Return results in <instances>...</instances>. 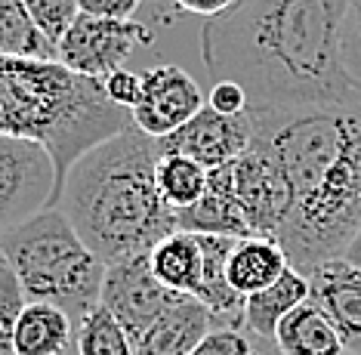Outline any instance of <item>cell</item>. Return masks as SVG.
<instances>
[{
	"label": "cell",
	"instance_id": "cell-1",
	"mask_svg": "<svg viewBox=\"0 0 361 355\" xmlns=\"http://www.w3.org/2000/svg\"><path fill=\"white\" fill-rule=\"evenodd\" d=\"M352 0H238L201 28L210 80H235L250 112L361 102L343 65Z\"/></svg>",
	"mask_w": 361,
	"mask_h": 355
},
{
	"label": "cell",
	"instance_id": "cell-2",
	"mask_svg": "<svg viewBox=\"0 0 361 355\" xmlns=\"http://www.w3.org/2000/svg\"><path fill=\"white\" fill-rule=\"evenodd\" d=\"M247 114L253 139L275 155L293 192L275 238L309 275L343 257L361 229V102Z\"/></svg>",
	"mask_w": 361,
	"mask_h": 355
},
{
	"label": "cell",
	"instance_id": "cell-3",
	"mask_svg": "<svg viewBox=\"0 0 361 355\" xmlns=\"http://www.w3.org/2000/svg\"><path fill=\"white\" fill-rule=\"evenodd\" d=\"M158 161V139L127 127L71 164L56 207L105 266L149 253L179 229L161 198Z\"/></svg>",
	"mask_w": 361,
	"mask_h": 355
},
{
	"label": "cell",
	"instance_id": "cell-4",
	"mask_svg": "<svg viewBox=\"0 0 361 355\" xmlns=\"http://www.w3.org/2000/svg\"><path fill=\"white\" fill-rule=\"evenodd\" d=\"M127 127L133 118L111 102L102 80L68 71L59 59L0 53V133L44 145L59 192L71 164Z\"/></svg>",
	"mask_w": 361,
	"mask_h": 355
},
{
	"label": "cell",
	"instance_id": "cell-5",
	"mask_svg": "<svg viewBox=\"0 0 361 355\" xmlns=\"http://www.w3.org/2000/svg\"><path fill=\"white\" fill-rule=\"evenodd\" d=\"M25 303H50L80 327L99 306L105 263L80 241L75 226L59 207H47L19 229L0 238Z\"/></svg>",
	"mask_w": 361,
	"mask_h": 355
},
{
	"label": "cell",
	"instance_id": "cell-6",
	"mask_svg": "<svg viewBox=\"0 0 361 355\" xmlns=\"http://www.w3.org/2000/svg\"><path fill=\"white\" fill-rule=\"evenodd\" d=\"M59 204L53 155L35 139L0 133V238Z\"/></svg>",
	"mask_w": 361,
	"mask_h": 355
},
{
	"label": "cell",
	"instance_id": "cell-7",
	"mask_svg": "<svg viewBox=\"0 0 361 355\" xmlns=\"http://www.w3.org/2000/svg\"><path fill=\"white\" fill-rule=\"evenodd\" d=\"M152 44V28L136 19H96L80 13L56 47V59L84 78H109L124 68L139 47Z\"/></svg>",
	"mask_w": 361,
	"mask_h": 355
},
{
	"label": "cell",
	"instance_id": "cell-8",
	"mask_svg": "<svg viewBox=\"0 0 361 355\" xmlns=\"http://www.w3.org/2000/svg\"><path fill=\"white\" fill-rule=\"evenodd\" d=\"M183 294L164 287L149 266V253L121 260L105 269L99 306L118 318V325L130 334V340L142 337L167 309H173Z\"/></svg>",
	"mask_w": 361,
	"mask_h": 355
},
{
	"label": "cell",
	"instance_id": "cell-9",
	"mask_svg": "<svg viewBox=\"0 0 361 355\" xmlns=\"http://www.w3.org/2000/svg\"><path fill=\"white\" fill-rule=\"evenodd\" d=\"M232 176L238 204H241L250 232L275 238L293 207L290 183L275 155L253 139L247 152L232 161Z\"/></svg>",
	"mask_w": 361,
	"mask_h": 355
},
{
	"label": "cell",
	"instance_id": "cell-10",
	"mask_svg": "<svg viewBox=\"0 0 361 355\" xmlns=\"http://www.w3.org/2000/svg\"><path fill=\"white\" fill-rule=\"evenodd\" d=\"M204 90L179 65H152L142 71V90L130 112L133 127H139L145 136L164 139L176 133L183 124H188L204 109Z\"/></svg>",
	"mask_w": 361,
	"mask_h": 355
},
{
	"label": "cell",
	"instance_id": "cell-11",
	"mask_svg": "<svg viewBox=\"0 0 361 355\" xmlns=\"http://www.w3.org/2000/svg\"><path fill=\"white\" fill-rule=\"evenodd\" d=\"M253 143V121L250 114H219L210 105L195 114L176 133L158 139L161 155H185L198 161L201 167L216 170L223 164L241 158Z\"/></svg>",
	"mask_w": 361,
	"mask_h": 355
},
{
	"label": "cell",
	"instance_id": "cell-12",
	"mask_svg": "<svg viewBox=\"0 0 361 355\" xmlns=\"http://www.w3.org/2000/svg\"><path fill=\"white\" fill-rule=\"evenodd\" d=\"M306 278L312 300L331 318L346 355H361V269L336 257L315 266Z\"/></svg>",
	"mask_w": 361,
	"mask_h": 355
},
{
	"label": "cell",
	"instance_id": "cell-13",
	"mask_svg": "<svg viewBox=\"0 0 361 355\" xmlns=\"http://www.w3.org/2000/svg\"><path fill=\"white\" fill-rule=\"evenodd\" d=\"M176 222L183 232L195 235H226V238H250V226L244 219V210L235 195L232 164L210 170L207 192L195 207L176 213Z\"/></svg>",
	"mask_w": 361,
	"mask_h": 355
},
{
	"label": "cell",
	"instance_id": "cell-14",
	"mask_svg": "<svg viewBox=\"0 0 361 355\" xmlns=\"http://www.w3.org/2000/svg\"><path fill=\"white\" fill-rule=\"evenodd\" d=\"M213 327H216V321H213L207 306L195 296H183L142 337H136L133 355H192V349Z\"/></svg>",
	"mask_w": 361,
	"mask_h": 355
},
{
	"label": "cell",
	"instance_id": "cell-15",
	"mask_svg": "<svg viewBox=\"0 0 361 355\" xmlns=\"http://www.w3.org/2000/svg\"><path fill=\"white\" fill-rule=\"evenodd\" d=\"M287 269H290L287 251L278 238H269V235L238 238L226 263L228 284L241 296H250L257 291L272 287Z\"/></svg>",
	"mask_w": 361,
	"mask_h": 355
},
{
	"label": "cell",
	"instance_id": "cell-16",
	"mask_svg": "<svg viewBox=\"0 0 361 355\" xmlns=\"http://www.w3.org/2000/svg\"><path fill=\"white\" fill-rule=\"evenodd\" d=\"M309 278L290 266L272 287L250 294L244 300V331L250 334V340L275 343V331L281 318L297 309L302 300H309Z\"/></svg>",
	"mask_w": 361,
	"mask_h": 355
},
{
	"label": "cell",
	"instance_id": "cell-17",
	"mask_svg": "<svg viewBox=\"0 0 361 355\" xmlns=\"http://www.w3.org/2000/svg\"><path fill=\"white\" fill-rule=\"evenodd\" d=\"M149 266L154 272V278H158L164 287H170L173 294L198 296L201 278H204L201 238L195 232L176 229L173 235L161 238L149 251Z\"/></svg>",
	"mask_w": 361,
	"mask_h": 355
},
{
	"label": "cell",
	"instance_id": "cell-18",
	"mask_svg": "<svg viewBox=\"0 0 361 355\" xmlns=\"http://www.w3.org/2000/svg\"><path fill=\"white\" fill-rule=\"evenodd\" d=\"M275 349L281 355H346L336 327L315 300H302L293 312H287L275 331Z\"/></svg>",
	"mask_w": 361,
	"mask_h": 355
},
{
	"label": "cell",
	"instance_id": "cell-19",
	"mask_svg": "<svg viewBox=\"0 0 361 355\" xmlns=\"http://www.w3.org/2000/svg\"><path fill=\"white\" fill-rule=\"evenodd\" d=\"M75 321L50 303H25L16 318V355H65L75 343Z\"/></svg>",
	"mask_w": 361,
	"mask_h": 355
},
{
	"label": "cell",
	"instance_id": "cell-20",
	"mask_svg": "<svg viewBox=\"0 0 361 355\" xmlns=\"http://www.w3.org/2000/svg\"><path fill=\"white\" fill-rule=\"evenodd\" d=\"M210 170L185 155H161L158 161V188L173 213H183L204 198Z\"/></svg>",
	"mask_w": 361,
	"mask_h": 355
},
{
	"label": "cell",
	"instance_id": "cell-21",
	"mask_svg": "<svg viewBox=\"0 0 361 355\" xmlns=\"http://www.w3.org/2000/svg\"><path fill=\"white\" fill-rule=\"evenodd\" d=\"M0 53L56 59V47L40 35L22 0H0Z\"/></svg>",
	"mask_w": 361,
	"mask_h": 355
},
{
	"label": "cell",
	"instance_id": "cell-22",
	"mask_svg": "<svg viewBox=\"0 0 361 355\" xmlns=\"http://www.w3.org/2000/svg\"><path fill=\"white\" fill-rule=\"evenodd\" d=\"M78 355H133V340L105 306H96L75 334Z\"/></svg>",
	"mask_w": 361,
	"mask_h": 355
},
{
	"label": "cell",
	"instance_id": "cell-23",
	"mask_svg": "<svg viewBox=\"0 0 361 355\" xmlns=\"http://www.w3.org/2000/svg\"><path fill=\"white\" fill-rule=\"evenodd\" d=\"M22 4H25L31 22L37 25L40 35L50 40L53 47H59L65 31H68L80 16L78 0H22Z\"/></svg>",
	"mask_w": 361,
	"mask_h": 355
},
{
	"label": "cell",
	"instance_id": "cell-24",
	"mask_svg": "<svg viewBox=\"0 0 361 355\" xmlns=\"http://www.w3.org/2000/svg\"><path fill=\"white\" fill-rule=\"evenodd\" d=\"M22 309H25V294L10 269V275L0 282V355H16V318Z\"/></svg>",
	"mask_w": 361,
	"mask_h": 355
},
{
	"label": "cell",
	"instance_id": "cell-25",
	"mask_svg": "<svg viewBox=\"0 0 361 355\" xmlns=\"http://www.w3.org/2000/svg\"><path fill=\"white\" fill-rule=\"evenodd\" d=\"M253 340L241 327H213L204 340L195 346L192 355H247Z\"/></svg>",
	"mask_w": 361,
	"mask_h": 355
},
{
	"label": "cell",
	"instance_id": "cell-26",
	"mask_svg": "<svg viewBox=\"0 0 361 355\" xmlns=\"http://www.w3.org/2000/svg\"><path fill=\"white\" fill-rule=\"evenodd\" d=\"M343 65L361 90V0H352L343 25Z\"/></svg>",
	"mask_w": 361,
	"mask_h": 355
},
{
	"label": "cell",
	"instance_id": "cell-27",
	"mask_svg": "<svg viewBox=\"0 0 361 355\" xmlns=\"http://www.w3.org/2000/svg\"><path fill=\"white\" fill-rule=\"evenodd\" d=\"M102 84H105V93H109V99L114 105L133 112L139 90H142V74H133L130 68H118V71H111L109 78H102Z\"/></svg>",
	"mask_w": 361,
	"mask_h": 355
},
{
	"label": "cell",
	"instance_id": "cell-28",
	"mask_svg": "<svg viewBox=\"0 0 361 355\" xmlns=\"http://www.w3.org/2000/svg\"><path fill=\"white\" fill-rule=\"evenodd\" d=\"M207 105L219 114H244L247 112V93L235 80H213Z\"/></svg>",
	"mask_w": 361,
	"mask_h": 355
},
{
	"label": "cell",
	"instance_id": "cell-29",
	"mask_svg": "<svg viewBox=\"0 0 361 355\" xmlns=\"http://www.w3.org/2000/svg\"><path fill=\"white\" fill-rule=\"evenodd\" d=\"M142 0H78V10L96 19H133Z\"/></svg>",
	"mask_w": 361,
	"mask_h": 355
},
{
	"label": "cell",
	"instance_id": "cell-30",
	"mask_svg": "<svg viewBox=\"0 0 361 355\" xmlns=\"http://www.w3.org/2000/svg\"><path fill=\"white\" fill-rule=\"evenodd\" d=\"M170 4H173V10H179V13L201 16V19L207 22V19H216V16L228 13L238 0H170Z\"/></svg>",
	"mask_w": 361,
	"mask_h": 355
},
{
	"label": "cell",
	"instance_id": "cell-31",
	"mask_svg": "<svg viewBox=\"0 0 361 355\" xmlns=\"http://www.w3.org/2000/svg\"><path fill=\"white\" fill-rule=\"evenodd\" d=\"M343 260L352 263L355 269H361V229H358V235L352 238V244L346 247V253H343Z\"/></svg>",
	"mask_w": 361,
	"mask_h": 355
},
{
	"label": "cell",
	"instance_id": "cell-32",
	"mask_svg": "<svg viewBox=\"0 0 361 355\" xmlns=\"http://www.w3.org/2000/svg\"><path fill=\"white\" fill-rule=\"evenodd\" d=\"M253 346H257V349L262 352V355H281L275 349V343H259V340H253Z\"/></svg>",
	"mask_w": 361,
	"mask_h": 355
},
{
	"label": "cell",
	"instance_id": "cell-33",
	"mask_svg": "<svg viewBox=\"0 0 361 355\" xmlns=\"http://www.w3.org/2000/svg\"><path fill=\"white\" fill-rule=\"evenodd\" d=\"M10 275V263H6V257H4V251H0V282Z\"/></svg>",
	"mask_w": 361,
	"mask_h": 355
},
{
	"label": "cell",
	"instance_id": "cell-34",
	"mask_svg": "<svg viewBox=\"0 0 361 355\" xmlns=\"http://www.w3.org/2000/svg\"><path fill=\"white\" fill-rule=\"evenodd\" d=\"M247 355H262V352H259V349H257V346H253V349H250V352H247Z\"/></svg>",
	"mask_w": 361,
	"mask_h": 355
}]
</instances>
